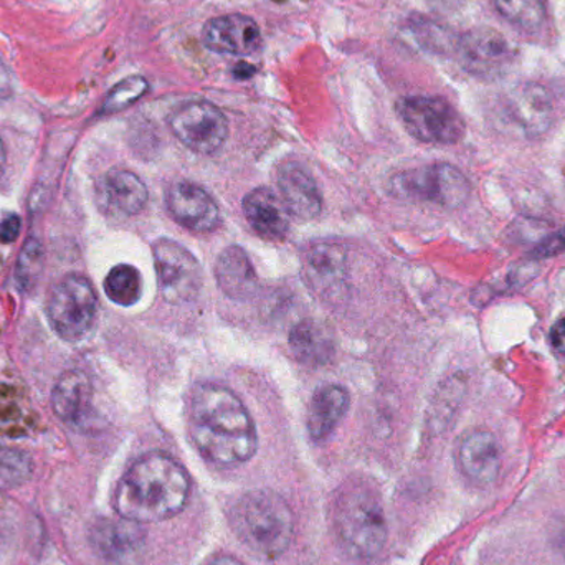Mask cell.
<instances>
[{
    "instance_id": "6da1fadb",
    "label": "cell",
    "mask_w": 565,
    "mask_h": 565,
    "mask_svg": "<svg viewBox=\"0 0 565 565\" xmlns=\"http://www.w3.org/2000/svg\"><path fill=\"white\" fill-rule=\"evenodd\" d=\"M189 434L202 457L218 467H235L254 457L257 428L244 402L215 384H201L189 402Z\"/></svg>"
},
{
    "instance_id": "7a4b0ae2",
    "label": "cell",
    "mask_w": 565,
    "mask_h": 565,
    "mask_svg": "<svg viewBox=\"0 0 565 565\" xmlns=\"http://www.w3.org/2000/svg\"><path fill=\"white\" fill-rule=\"evenodd\" d=\"M189 491L188 473L178 461L164 454H149L139 458L119 481L115 508L125 520L161 523L184 510Z\"/></svg>"
},
{
    "instance_id": "3957f363",
    "label": "cell",
    "mask_w": 565,
    "mask_h": 565,
    "mask_svg": "<svg viewBox=\"0 0 565 565\" xmlns=\"http://www.w3.org/2000/svg\"><path fill=\"white\" fill-rule=\"evenodd\" d=\"M335 536L349 556L371 559L387 540V523L377 490L364 481L349 483L332 503Z\"/></svg>"
},
{
    "instance_id": "277c9868",
    "label": "cell",
    "mask_w": 565,
    "mask_h": 565,
    "mask_svg": "<svg viewBox=\"0 0 565 565\" xmlns=\"http://www.w3.org/2000/svg\"><path fill=\"white\" fill-rule=\"evenodd\" d=\"M231 523L238 540L262 559L280 557L295 531L286 501L267 490L244 494L232 508Z\"/></svg>"
},
{
    "instance_id": "5b68a950",
    "label": "cell",
    "mask_w": 565,
    "mask_h": 565,
    "mask_svg": "<svg viewBox=\"0 0 565 565\" xmlns=\"http://www.w3.org/2000/svg\"><path fill=\"white\" fill-rule=\"evenodd\" d=\"M391 192L407 201L430 202L445 209H457L470 198L467 178L450 164L425 166L395 175Z\"/></svg>"
},
{
    "instance_id": "8992f818",
    "label": "cell",
    "mask_w": 565,
    "mask_h": 565,
    "mask_svg": "<svg viewBox=\"0 0 565 565\" xmlns=\"http://www.w3.org/2000/svg\"><path fill=\"white\" fill-rule=\"evenodd\" d=\"M402 125L427 145H457L465 136L460 113L438 96H407L397 103Z\"/></svg>"
},
{
    "instance_id": "52a82bcc",
    "label": "cell",
    "mask_w": 565,
    "mask_h": 565,
    "mask_svg": "<svg viewBox=\"0 0 565 565\" xmlns=\"http://www.w3.org/2000/svg\"><path fill=\"white\" fill-rule=\"evenodd\" d=\"M96 308L98 301L92 282L78 275H70L50 295V324L65 341H79L92 331Z\"/></svg>"
},
{
    "instance_id": "ba28073f",
    "label": "cell",
    "mask_w": 565,
    "mask_h": 565,
    "mask_svg": "<svg viewBox=\"0 0 565 565\" xmlns=\"http://www.w3.org/2000/svg\"><path fill=\"white\" fill-rule=\"evenodd\" d=\"M156 274L162 298L171 305H185L198 298L202 288V268L198 258L171 238L152 245Z\"/></svg>"
},
{
    "instance_id": "9c48e42d",
    "label": "cell",
    "mask_w": 565,
    "mask_h": 565,
    "mask_svg": "<svg viewBox=\"0 0 565 565\" xmlns=\"http://www.w3.org/2000/svg\"><path fill=\"white\" fill-rule=\"evenodd\" d=\"M171 129L191 151L214 154L227 141L228 121L212 103L189 102L172 113Z\"/></svg>"
},
{
    "instance_id": "30bf717a",
    "label": "cell",
    "mask_w": 565,
    "mask_h": 565,
    "mask_svg": "<svg viewBox=\"0 0 565 565\" xmlns=\"http://www.w3.org/2000/svg\"><path fill=\"white\" fill-rule=\"evenodd\" d=\"M301 274L316 298L338 302L348 292L345 252L335 242H312L302 252Z\"/></svg>"
},
{
    "instance_id": "8fae6325",
    "label": "cell",
    "mask_w": 565,
    "mask_h": 565,
    "mask_svg": "<svg viewBox=\"0 0 565 565\" xmlns=\"http://www.w3.org/2000/svg\"><path fill=\"white\" fill-rule=\"evenodd\" d=\"M461 65L477 76L491 78L503 75L514 60V49L500 32L493 29H475L458 42Z\"/></svg>"
},
{
    "instance_id": "7c38bea8",
    "label": "cell",
    "mask_w": 565,
    "mask_h": 565,
    "mask_svg": "<svg viewBox=\"0 0 565 565\" xmlns=\"http://www.w3.org/2000/svg\"><path fill=\"white\" fill-rule=\"evenodd\" d=\"M202 42L222 55L252 56L264 45L260 26L244 13L215 17L205 23Z\"/></svg>"
},
{
    "instance_id": "4fadbf2b",
    "label": "cell",
    "mask_w": 565,
    "mask_h": 565,
    "mask_svg": "<svg viewBox=\"0 0 565 565\" xmlns=\"http://www.w3.org/2000/svg\"><path fill=\"white\" fill-rule=\"evenodd\" d=\"M168 209L174 221L188 231L211 232L221 224L217 202L194 182H175L168 192Z\"/></svg>"
},
{
    "instance_id": "5bb4252c",
    "label": "cell",
    "mask_w": 565,
    "mask_h": 565,
    "mask_svg": "<svg viewBox=\"0 0 565 565\" xmlns=\"http://www.w3.org/2000/svg\"><path fill=\"white\" fill-rule=\"evenodd\" d=\"M461 473L477 484L488 487L501 470V448L491 431L475 430L461 440L457 454Z\"/></svg>"
},
{
    "instance_id": "9a60e30c",
    "label": "cell",
    "mask_w": 565,
    "mask_h": 565,
    "mask_svg": "<svg viewBox=\"0 0 565 565\" xmlns=\"http://www.w3.org/2000/svg\"><path fill=\"white\" fill-rule=\"evenodd\" d=\"M146 534L135 521H102L92 531V544L109 563L125 564L135 559L145 546Z\"/></svg>"
},
{
    "instance_id": "2e32d148",
    "label": "cell",
    "mask_w": 565,
    "mask_h": 565,
    "mask_svg": "<svg viewBox=\"0 0 565 565\" xmlns=\"http://www.w3.org/2000/svg\"><path fill=\"white\" fill-rule=\"evenodd\" d=\"M511 122L524 136L536 138L550 129L554 106L550 93L537 85H524L511 95L507 105Z\"/></svg>"
},
{
    "instance_id": "e0dca14e",
    "label": "cell",
    "mask_w": 565,
    "mask_h": 565,
    "mask_svg": "<svg viewBox=\"0 0 565 565\" xmlns=\"http://www.w3.org/2000/svg\"><path fill=\"white\" fill-rule=\"evenodd\" d=\"M244 212L248 224L262 238L270 242L285 241L291 214L277 192L267 188L254 189L245 195Z\"/></svg>"
},
{
    "instance_id": "ac0fdd59",
    "label": "cell",
    "mask_w": 565,
    "mask_h": 565,
    "mask_svg": "<svg viewBox=\"0 0 565 565\" xmlns=\"http://www.w3.org/2000/svg\"><path fill=\"white\" fill-rule=\"evenodd\" d=\"M278 188L289 214L311 221L321 212L322 199L315 178L298 162H286L278 172Z\"/></svg>"
},
{
    "instance_id": "d6986e66",
    "label": "cell",
    "mask_w": 565,
    "mask_h": 565,
    "mask_svg": "<svg viewBox=\"0 0 565 565\" xmlns=\"http://www.w3.org/2000/svg\"><path fill=\"white\" fill-rule=\"evenodd\" d=\"M215 277L228 298L248 299L258 289L254 265L241 247H227L218 255Z\"/></svg>"
},
{
    "instance_id": "ffe728a7",
    "label": "cell",
    "mask_w": 565,
    "mask_h": 565,
    "mask_svg": "<svg viewBox=\"0 0 565 565\" xmlns=\"http://www.w3.org/2000/svg\"><path fill=\"white\" fill-rule=\"evenodd\" d=\"M99 194L111 211L121 215H136L148 202L145 182L125 169H113L99 184Z\"/></svg>"
},
{
    "instance_id": "44dd1931",
    "label": "cell",
    "mask_w": 565,
    "mask_h": 565,
    "mask_svg": "<svg viewBox=\"0 0 565 565\" xmlns=\"http://www.w3.org/2000/svg\"><path fill=\"white\" fill-rule=\"evenodd\" d=\"M349 408V395L341 385H324L309 404L308 430L312 440H324L332 434Z\"/></svg>"
},
{
    "instance_id": "7402d4cb",
    "label": "cell",
    "mask_w": 565,
    "mask_h": 565,
    "mask_svg": "<svg viewBox=\"0 0 565 565\" xmlns=\"http://www.w3.org/2000/svg\"><path fill=\"white\" fill-rule=\"evenodd\" d=\"M289 348L302 364L318 367L334 358V338L321 322L301 321L289 334Z\"/></svg>"
},
{
    "instance_id": "603a6c76",
    "label": "cell",
    "mask_w": 565,
    "mask_h": 565,
    "mask_svg": "<svg viewBox=\"0 0 565 565\" xmlns=\"http://www.w3.org/2000/svg\"><path fill=\"white\" fill-rule=\"evenodd\" d=\"M92 398L88 377L79 371H68L58 379L52 392V405L62 420L75 424L85 415Z\"/></svg>"
},
{
    "instance_id": "cb8c5ba5",
    "label": "cell",
    "mask_w": 565,
    "mask_h": 565,
    "mask_svg": "<svg viewBox=\"0 0 565 565\" xmlns=\"http://www.w3.org/2000/svg\"><path fill=\"white\" fill-rule=\"evenodd\" d=\"M498 12L524 32L534 33L546 22V0H494Z\"/></svg>"
},
{
    "instance_id": "d4e9b609",
    "label": "cell",
    "mask_w": 565,
    "mask_h": 565,
    "mask_svg": "<svg viewBox=\"0 0 565 565\" xmlns=\"http://www.w3.org/2000/svg\"><path fill=\"white\" fill-rule=\"evenodd\" d=\"M106 296L119 306H132L142 295V278L131 265H118L105 280Z\"/></svg>"
},
{
    "instance_id": "484cf974",
    "label": "cell",
    "mask_w": 565,
    "mask_h": 565,
    "mask_svg": "<svg viewBox=\"0 0 565 565\" xmlns=\"http://www.w3.org/2000/svg\"><path fill=\"white\" fill-rule=\"evenodd\" d=\"M29 455L15 448L0 447V490L22 487L32 477Z\"/></svg>"
},
{
    "instance_id": "4316f807",
    "label": "cell",
    "mask_w": 565,
    "mask_h": 565,
    "mask_svg": "<svg viewBox=\"0 0 565 565\" xmlns=\"http://www.w3.org/2000/svg\"><path fill=\"white\" fill-rule=\"evenodd\" d=\"M148 79L142 78V76H129V78L122 79L106 96L102 108L103 115H115V113L129 108L138 99H141L148 93Z\"/></svg>"
},
{
    "instance_id": "83f0119b",
    "label": "cell",
    "mask_w": 565,
    "mask_h": 565,
    "mask_svg": "<svg viewBox=\"0 0 565 565\" xmlns=\"http://www.w3.org/2000/svg\"><path fill=\"white\" fill-rule=\"evenodd\" d=\"M42 268V248L39 242L30 241L20 254L19 265H17V281L22 288H29L33 280L39 277Z\"/></svg>"
},
{
    "instance_id": "f1b7e54d",
    "label": "cell",
    "mask_w": 565,
    "mask_h": 565,
    "mask_svg": "<svg viewBox=\"0 0 565 565\" xmlns=\"http://www.w3.org/2000/svg\"><path fill=\"white\" fill-rule=\"evenodd\" d=\"M565 252V228H561L556 234L550 235V237L544 238L531 255L534 258H551L557 257V255L564 254Z\"/></svg>"
},
{
    "instance_id": "f546056e",
    "label": "cell",
    "mask_w": 565,
    "mask_h": 565,
    "mask_svg": "<svg viewBox=\"0 0 565 565\" xmlns=\"http://www.w3.org/2000/svg\"><path fill=\"white\" fill-rule=\"evenodd\" d=\"M20 218L19 215L10 214L0 221V242L2 244H12L17 241L20 234Z\"/></svg>"
},
{
    "instance_id": "4dcf8cb0",
    "label": "cell",
    "mask_w": 565,
    "mask_h": 565,
    "mask_svg": "<svg viewBox=\"0 0 565 565\" xmlns=\"http://www.w3.org/2000/svg\"><path fill=\"white\" fill-rule=\"evenodd\" d=\"M551 344L559 354H565V319L551 329Z\"/></svg>"
},
{
    "instance_id": "1f68e13d",
    "label": "cell",
    "mask_w": 565,
    "mask_h": 565,
    "mask_svg": "<svg viewBox=\"0 0 565 565\" xmlns=\"http://www.w3.org/2000/svg\"><path fill=\"white\" fill-rule=\"evenodd\" d=\"M10 95H12V75L0 58V99L9 98Z\"/></svg>"
},
{
    "instance_id": "d6a6232c",
    "label": "cell",
    "mask_w": 565,
    "mask_h": 565,
    "mask_svg": "<svg viewBox=\"0 0 565 565\" xmlns=\"http://www.w3.org/2000/svg\"><path fill=\"white\" fill-rule=\"evenodd\" d=\"M207 565H244L242 563H238L237 559H234V557L228 556H221L217 557V559L211 561Z\"/></svg>"
},
{
    "instance_id": "836d02e7",
    "label": "cell",
    "mask_w": 565,
    "mask_h": 565,
    "mask_svg": "<svg viewBox=\"0 0 565 565\" xmlns=\"http://www.w3.org/2000/svg\"><path fill=\"white\" fill-rule=\"evenodd\" d=\"M6 146H3L2 139H0V178H2L3 169H6Z\"/></svg>"
}]
</instances>
